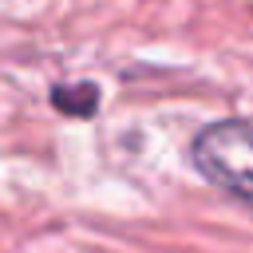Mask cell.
Instances as JSON below:
<instances>
[{"label": "cell", "mask_w": 253, "mask_h": 253, "mask_svg": "<svg viewBox=\"0 0 253 253\" xmlns=\"http://www.w3.org/2000/svg\"><path fill=\"white\" fill-rule=\"evenodd\" d=\"M190 162L210 186L253 206V123H206L190 142Z\"/></svg>", "instance_id": "1"}, {"label": "cell", "mask_w": 253, "mask_h": 253, "mask_svg": "<svg viewBox=\"0 0 253 253\" xmlns=\"http://www.w3.org/2000/svg\"><path fill=\"white\" fill-rule=\"evenodd\" d=\"M51 107L75 119H87L99 111V87L95 83H55L51 87Z\"/></svg>", "instance_id": "2"}]
</instances>
